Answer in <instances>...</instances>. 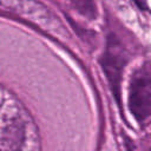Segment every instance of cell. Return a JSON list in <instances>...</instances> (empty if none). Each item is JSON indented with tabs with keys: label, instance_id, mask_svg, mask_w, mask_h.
<instances>
[{
	"label": "cell",
	"instance_id": "6da1fadb",
	"mask_svg": "<svg viewBox=\"0 0 151 151\" xmlns=\"http://www.w3.org/2000/svg\"><path fill=\"white\" fill-rule=\"evenodd\" d=\"M39 139L28 112L11 101L0 107V151H38Z\"/></svg>",
	"mask_w": 151,
	"mask_h": 151
},
{
	"label": "cell",
	"instance_id": "7a4b0ae2",
	"mask_svg": "<svg viewBox=\"0 0 151 151\" xmlns=\"http://www.w3.org/2000/svg\"><path fill=\"white\" fill-rule=\"evenodd\" d=\"M0 8L28 20L55 35H67L64 25L41 2L37 0H0Z\"/></svg>",
	"mask_w": 151,
	"mask_h": 151
},
{
	"label": "cell",
	"instance_id": "3957f363",
	"mask_svg": "<svg viewBox=\"0 0 151 151\" xmlns=\"http://www.w3.org/2000/svg\"><path fill=\"white\" fill-rule=\"evenodd\" d=\"M127 104L138 123H145L151 117V71L146 65L134 71L131 77Z\"/></svg>",
	"mask_w": 151,
	"mask_h": 151
},
{
	"label": "cell",
	"instance_id": "277c9868",
	"mask_svg": "<svg viewBox=\"0 0 151 151\" xmlns=\"http://www.w3.org/2000/svg\"><path fill=\"white\" fill-rule=\"evenodd\" d=\"M129 61V53L122 41L113 34L107 35L106 48L100 59V64L106 74L110 88L116 97V100L120 103V81L124 66Z\"/></svg>",
	"mask_w": 151,
	"mask_h": 151
},
{
	"label": "cell",
	"instance_id": "5b68a950",
	"mask_svg": "<svg viewBox=\"0 0 151 151\" xmlns=\"http://www.w3.org/2000/svg\"><path fill=\"white\" fill-rule=\"evenodd\" d=\"M68 1L81 15L86 17L87 19L93 20L97 18L98 12L93 0H68Z\"/></svg>",
	"mask_w": 151,
	"mask_h": 151
},
{
	"label": "cell",
	"instance_id": "8992f818",
	"mask_svg": "<svg viewBox=\"0 0 151 151\" xmlns=\"http://www.w3.org/2000/svg\"><path fill=\"white\" fill-rule=\"evenodd\" d=\"M2 104H4V96H2V91L0 88V107H1Z\"/></svg>",
	"mask_w": 151,
	"mask_h": 151
}]
</instances>
